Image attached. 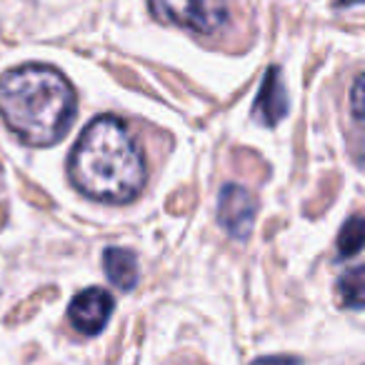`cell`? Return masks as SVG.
<instances>
[{
	"label": "cell",
	"instance_id": "obj_1",
	"mask_svg": "<svg viewBox=\"0 0 365 365\" xmlns=\"http://www.w3.org/2000/svg\"><path fill=\"white\" fill-rule=\"evenodd\" d=\"M71 182L83 195L103 203H128L145 188V158L128 125L101 115L81 133L68 160Z\"/></svg>",
	"mask_w": 365,
	"mask_h": 365
},
{
	"label": "cell",
	"instance_id": "obj_2",
	"mask_svg": "<svg viewBox=\"0 0 365 365\" xmlns=\"http://www.w3.org/2000/svg\"><path fill=\"white\" fill-rule=\"evenodd\" d=\"M76 108V91L56 68L21 66L0 76V118L31 145L61 140Z\"/></svg>",
	"mask_w": 365,
	"mask_h": 365
},
{
	"label": "cell",
	"instance_id": "obj_3",
	"mask_svg": "<svg viewBox=\"0 0 365 365\" xmlns=\"http://www.w3.org/2000/svg\"><path fill=\"white\" fill-rule=\"evenodd\" d=\"M155 21L195 36H213L228 23V0H148Z\"/></svg>",
	"mask_w": 365,
	"mask_h": 365
},
{
	"label": "cell",
	"instance_id": "obj_4",
	"mask_svg": "<svg viewBox=\"0 0 365 365\" xmlns=\"http://www.w3.org/2000/svg\"><path fill=\"white\" fill-rule=\"evenodd\" d=\"M255 205L253 195L243 188V185H235V182H228L220 188L218 195V220L225 230H228L230 238L235 240H248L250 230H253L255 223Z\"/></svg>",
	"mask_w": 365,
	"mask_h": 365
},
{
	"label": "cell",
	"instance_id": "obj_5",
	"mask_svg": "<svg viewBox=\"0 0 365 365\" xmlns=\"http://www.w3.org/2000/svg\"><path fill=\"white\" fill-rule=\"evenodd\" d=\"M113 313V295L103 288H88L73 298L68 320L83 335H98Z\"/></svg>",
	"mask_w": 365,
	"mask_h": 365
},
{
	"label": "cell",
	"instance_id": "obj_6",
	"mask_svg": "<svg viewBox=\"0 0 365 365\" xmlns=\"http://www.w3.org/2000/svg\"><path fill=\"white\" fill-rule=\"evenodd\" d=\"M285 113H288V93H285L283 81H280V71L270 68L263 78L258 98H255L253 118L263 125H275Z\"/></svg>",
	"mask_w": 365,
	"mask_h": 365
},
{
	"label": "cell",
	"instance_id": "obj_7",
	"mask_svg": "<svg viewBox=\"0 0 365 365\" xmlns=\"http://www.w3.org/2000/svg\"><path fill=\"white\" fill-rule=\"evenodd\" d=\"M103 268H106L108 280L120 290H133L138 283V275H140L135 253L125 248H108L103 253Z\"/></svg>",
	"mask_w": 365,
	"mask_h": 365
},
{
	"label": "cell",
	"instance_id": "obj_8",
	"mask_svg": "<svg viewBox=\"0 0 365 365\" xmlns=\"http://www.w3.org/2000/svg\"><path fill=\"white\" fill-rule=\"evenodd\" d=\"M338 298L345 308L358 310L363 305V268L360 265H355L338 280Z\"/></svg>",
	"mask_w": 365,
	"mask_h": 365
},
{
	"label": "cell",
	"instance_id": "obj_9",
	"mask_svg": "<svg viewBox=\"0 0 365 365\" xmlns=\"http://www.w3.org/2000/svg\"><path fill=\"white\" fill-rule=\"evenodd\" d=\"M360 248H363V218L353 215L338 235V253L350 258V255L360 253Z\"/></svg>",
	"mask_w": 365,
	"mask_h": 365
},
{
	"label": "cell",
	"instance_id": "obj_10",
	"mask_svg": "<svg viewBox=\"0 0 365 365\" xmlns=\"http://www.w3.org/2000/svg\"><path fill=\"white\" fill-rule=\"evenodd\" d=\"M360 96H363V78H355L353 83V113H355V120H360V106H363V101H360Z\"/></svg>",
	"mask_w": 365,
	"mask_h": 365
},
{
	"label": "cell",
	"instance_id": "obj_11",
	"mask_svg": "<svg viewBox=\"0 0 365 365\" xmlns=\"http://www.w3.org/2000/svg\"><path fill=\"white\" fill-rule=\"evenodd\" d=\"M255 365H298V360L295 358H263Z\"/></svg>",
	"mask_w": 365,
	"mask_h": 365
}]
</instances>
